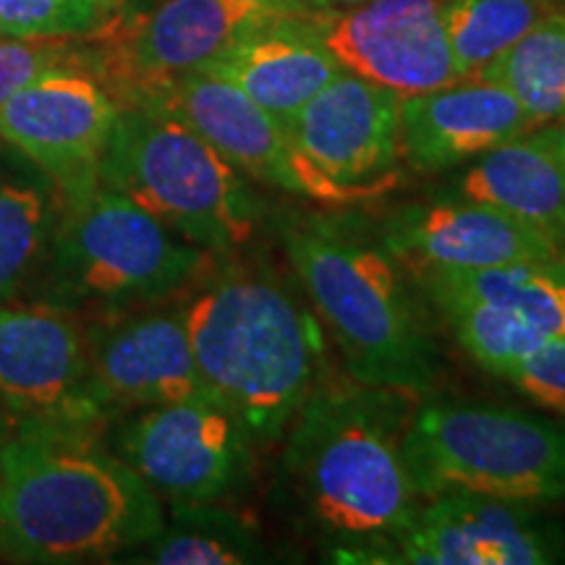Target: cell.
Masks as SVG:
<instances>
[{
	"mask_svg": "<svg viewBox=\"0 0 565 565\" xmlns=\"http://www.w3.org/2000/svg\"><path fill=\"white\" fill-rule=\"evenodd\" d=\"M160 494L89 427H13L0 448V557L68 565L137 553L162 532Z\"/></svg>",
	"mask_w": 565,
	"mask_h": 565,
	"instance_id": "obj_1",
	"label": "cell"
},
{
	"mask_svg": "<svg viewBox=\"0 0 565 565\" xmlns=\"http://www.w3.org/2000/svg\"><path fill=\"white\" fill-rule=\"evenodd\" d=\"M419 393L317 385L294 416L282 475L322 532L366 553L391 545L419 511L404 440Z\"/></svg>",
	"mask_w": 565,
	"mask_h": 565,
	"instance_id": "obj_2",
	"label": "cell"
},
{
	"mask_svg": "<svg viewBox=\"0 0 565 565\" xmlns=\"http://www.w3.org/2000/svg\"><path fill=\"white\" fill-rule=\"evenodd\" d=\"M204 383L275 443L291 427L320 374V330L273 275L228 270L183 307Z\"/></svg>",
	"mask_w": 565,
	"mask_h": 565,
	"instance_id": "obj_3",
	"label": "cell"
},
{
	"mask_svg": "<svg viewBox=\"0 0 565 565\" xmlns=\"http://www.w3.org/2000/svg\"><path fill=\"white\" fill-rule=\"evenodd\" d=\"M282 249L353 383L408 393L437 383L440 349L387 249L322 223L286 225Z\"/></svg>",
	"mask_w": 565,
	"mask_h": 565,
	"instance_id": "obj_4",
	"label": "cell"
},
{
	"mask_svg": "<svg viewBox=\"0 0 565 565\" xmlns=\"http://www.w3.org/2000/svg\"><path fill=\"white\" fill-rule=\"evenodd\" d=\"M100 186L210 254L246 246L263 221V204L238 168L171 113L145 105L118 113Z\"/></svg>",
	"mask_w": 565,
	"mask_h": 565,
	"instance_id": "obj_5",
	"label": "cell"
},
{
	"mask_svg": "<svg viewBox=\"0 0 565 565\" xmlns=\"http://www.w3.org/2000/svg\"><path fill=\"white\" fill-rule=\"evenodd\" d=\"M210 257L129 196L97 186L84 202L63 207L30 286L34 301L74 315H110L181 291Z\"/></svg>",
	"mask_w": 565,
	"mask_h": 565,
	"instance_id": "obj_6",
	"label": "cell"
},
{
	"mask_svg": "<svg viewBox=\"0 0 565 565\" xmlns=\"http://www.w3.org/2000/svg\"><path fill=\"white\" fill-rule=\"evenodd\" d=\"M404 454L422 500L466 492L553 505L565 500V424L484 401H419Z\"/></svg>",
	"mask_w": 565,
	"mask_h": 565,
	"instance_id": "obj_7",
	"label": "cell"
},
{
	"mask_svg": "<svg viewBox=\"0 0 565 565\" xmlns=\"http://www.w3.org/2000/svg\"><path fill=\"white\" fill-rule=\"evenodd\" d=\"M309 11L286 0H160L150 11H124L97 32V79L121 105H139L162 87L207 68L228 47L270 21Z\"/></svg>",
	"mask_w": 565,
	"mask_h": 565,
	"instance_id": "obj_8",
	"label": "cell"
},
{
	"mask_svg": "<svg viewBox=\"0 0 565 565\" xmlns=\"http://www.w3.org/2000/svg\"><path fill=\"white\" fill-rule=\"evenodd\" d=\"M254 437L217 395L139 408L113 437L121 456L171 503H217L244 484Z\"/></svg>",
	"mask_w": 565,
	"mask_h": 565,
	"instance_id": "obj_9",
	"label": "cell"
},
{
	"mask_svg": "<svg viewBox=\"0 0 565 565\" xmlns=\"http://www.w3.org/2000/svg\"><path fill=\"white\" fill-rule=\"evenodd\" d=\"M0 416L11 427L100 429L79 315L42 301L0 303Z\"/></svg>",
	"mask_w": 565,
	"mask_h": 565,
	"instance_id": "obj_10",
	"label": "cell"
},
{
	"mask_svg": "<svg viewBox=\"0 0 565 565\" xmlns=\"http://www.w3.org/2000/svg\"><path fill=\"white\" fill-rule=\"evenodd\" d=\"M118 113L121 105L97 76L63 63L0 105V141L38 166L71 207L100 186V166Z\"/></svg>",
	"mask_w": 565,
	"mask_h": 565,
	"instance_id": "obj_11",
	"label": "cell"
},
{
	"mask_svg": "<svg viewBox=\"0 0 565 565\" xmlns=\"http://www.w3.org/2000/svg\"><path fill=\"white\" fill-rule=\"evenodd\" d=\"M139 105L171 113L246 179L322 204L362 202L303 158L280 118L210 71H192Z\"/></svg>",
	"mask_w": 565,
	"mask_h": 565,
	"instance_id": "obj_12",
	"label": "cell"
},
{
	"mask_svg": "<svg viewBox=\"0 0 565 565\" xmlns=\"http://www.w3.org/2000/svg\"><path fill=\"white\" fill-rule=\"evenodd\" d=\"M312 26L338 66L401 97L458 82L445 0H362L312 11Z\"/></svg>",
	"mask_w": 565,
	"mask_h": 565,
	"instance_id": "obj_13",
	"label": "cell"
},
{
	"mask_svg": "<svg viewBox=\"0 0 565 565\" xmlns=\"http://www.w3.org/2000/svg\"><path fill=\"white\" fill-rule=\"evenodd\" d=\"M404 97L341 71L286 121L294 145L317 171L359 200L387 192L401 154Z\"/></svg>",
	"mask_w": 565,
	"mask_h": 565,
	"instance_id": "obj_14",
	"label": "cell"
},
{
	"mask_svg": "<svg viewBox=\"0 0 565 565\" xmlns=\"http://www.w3.org/2000/svg\"><path fill=\"white\" fill-rule=\"evenodd\" d=\"M391 547L393 563L545 565L565 557V534L540 505L450 492L424 500Z\"/></svg>",
	"mask_w": 565,
	"mask_h": 565,
	"instance_id": "obj_15",
	"label": "cell"
},
{
	"mask_svg": "<svg viewBox=\"0 0 565 565\" xmlns=\"http://www.w3.org/2000/svg\"><path fill=\"white\" fill-rule=\"evenodd\" d=\"M92 387L105 414L215 395L204 383L183 309L84 324Z\"/></svg>",
	"mask_w": 565,
	"mask_h": 565,
	"instance_id": "obj_16",
	"label": "cell"
},
{
	"mask_svg": "<svg viewBox=\"0 0 565 565\" xmlns=\"http://www.w3.org/2000/svg\"><path fill=\"white\" fill-rule=\"evenodd\" d=\"M385 249L412 273L547 263L563 254V246L545 231L469 200L401 212L387 228Z\"/></svg>",
	"mask_w": 565,
	"mask_h": 565,
	"instance_id": "obj_17",
	"label": "cell"
},
{
	"mask_svg": "<svg viewBox=\"0 0 565 565\" xmlns=\"http://www.w3.org/2000/svg\"><path fill=\"white\" fill-rule=\"evenodd\" d=\"M534 129L521 103L490 79H458L401 103V154L419 173L463 166Z\"/></svg>",
	"mask_w": 565,
	"mask_h": 565,
	"instance_id": "obj_18",
	"label": "cell"
},
{
	"mask_svg": "<svg viewBox=\"0 0 565 565\" xmlns=\"http://www.w3.org/2000/svg\"><path fill=\"white\" fill-rule=\"evenodd\" d=\"M202 71L236 84L286 124L343 68L315 32L312 11H299L246 34Z\"/></svg>",
	"mask_w": 565,
	"mask_h": 565,
	"instance_id": "obj_19",
	"label": "cell"
},
{
	"mask_svg": "<svg viewBox=\"0 0 565 565\" xmlns=\"http://www.w3.org/2000/svg\"><path fill=\"white\" fill-rule=\"evenodd\" d=\"M456 192V200L487 204L565 244V168L542 129L484 152Z\"/></svg>",
	"mask_w": 565,
	"mask_h": 565,
	"instance_id": "obj_20",
	"label": "cell"
},
{
	"mask_svg": "<svg viewBox=\"0 0 565 565\" xmlns=\"http://www.w3.org/2000/svg\"><path fill=\"white\" fill-rule=\"evenodd\" d=\"M58 186L24 154H0V303L38 275L63 215Z\"/></svg>",
	"mask_w": 565,
	"mask_h": 565,
	"instance_id": "obj_21",
	"label": "cell"
},
{
	"mask_svg": "<svg viewBox=\"0 0 565 565\" xmlns=\"http://www.w3.org/2000/svg\"><path fill=\"white\" fill-rule=\"evenodd\" d=\"M414 278L429 299L461 296L487 307L505 309L532 322L550 338L565 335V296L547 273L545 263L471 267V270L437 267V270L414 273Z\"/></svg>",
	"mask_w": 565,
	"mask_h": 565,
	"instance_id": "obj_22",
	"label": "cell"
},
{
	"mask_svg": "<svg viewBox=\"0 0 565 565\" xmlns=\"http://www.w3.org/2000/svg\"><path fill=\"white\" fill-rule=\"evenodd\" d=\"M134 563L242 565L265 561L257 526L215 503H173L162 532L139 547Z\"/></svg>",
	"mask_w": 565,
	"mask_h": 565,
	"instance_id": "obj_23",
	"label": "cell"
},
{
	"mask_svg": "<svg viewBox=\"0 0 565 565\" xmlns=\"http://www.w3.org/2000/svg\"><path fill=\"white\" fill-rule=\"evenodd\" d=\"M475 79L505 87L536 129L565 116V11H550Z\"/></svg>",
	"mask_w": 565,
	"mask_h": 565,
	"instance_id": "obj_24",
	"label": "cell"
},
{
	"mask_svg": "<svg viewBox=\"0 0 565 565\" xmlns=\"http://www.w3.org/2000/svg\"><path fill=\"white\" fill-rule=\"evenodd\" d=\"M553 0H445V32L458 79H475L542 17Z\"/></svg>",
	"mask_w": 565,
	"mask_h": 565,
	"instance_id": "obj_25",
	"label": "cell"
},
{
	"mask_svg": "<svg viewBox=\"0 0 565 565\" xmlns=\"http://www.w3.org/2000/svg\"><path fill=\"white\" fill-rule=\"evenodd\" d=\"M458 345L494 377H503L526 353H532L550 335L536 330L505 309L487 307L461 296H433Z\"/></svg>",
	"mask_w": 565,
	"mask_h": 565,
	"instance_id": "obj_26",
	"label": "cell"
},
{
	"mask_svg": "<svg viewBox=\"0 0 565 565\" xmlns=\"http://www.w3.org/2000/svg\"><path fill=\"white\" fill-rule=\"evenodd\" d=\"M92 26L63 0H0V38H71Z\"/></svg>",
	"mask_w": 565,
	"mask_h": 565,
	"instance_id": "obj_27",
	"label": "cell"
},
{
	"mask_svg": "<svg viewBox=\"0 0 565 565\" xmlns=\"http://www.w3.org/2000/svg\"><path fill=\"white\" fill-rule=\"evenodd\" d=\"M505 380L536 406L565 416V335L542 341L505 374Z\"/></svg>",
	"mask_w": 565,
	"mask_h": 565,
	"instance_id": "obj_28",
	"label": "cell"
},
{
	"mask_svg": "<svg viewBox=\"0 0 565 565\" xmlns=\"http://www.w3.org/2000/svg\"><path fill=\"white\" fill-rule=\"evenodd\" d=\"M74 61L63 38L0 40V105L47 68Z\"/></svg>",
	"mask_w": 565,
	"mask_h": 565,
	"instance_id": "obj_29",
	"label": "cell"
},
{
	"mask_svg": "<svg viewBox=\"0 0 565 565\" xmlns=\"http://www.w3.org/2000/svg\"><path fill=\"white\" fill-rule=\"evenodd\" d=\"M542 131H545V137L550 139V145H553V150L557 158H561L563 168H565V116L557 118V121L547 124V126H540Z\"/></svg>",
	"mask_w": 565,
	"mask_h": 565,
	"instance_id": "obj_30",
	"label": "cell"
},
{
	"mask_svg": "<svg viewBox=\"0 0 565 565\" xmlns=\"http://www.w3.org/2000/svg\"><path fill=\"white\" fill-rule=\"evenodd\" d=\"M286 3L299 6V9H309V11H338V9H351V6L362 3V0H286Z\"/></svg>",
	"mask_w": 565,
	"mask_h": 565,
	"instance_id": "obj_31",
	"label": "cell"
},
{
	"mask_svg": "<svg viewBox=\"0 0 565 565\" xmlns=\"http://www.w3.org/2000/svg\"><path fill=\"white\" fill-rule=\"evenodd\" d=\"M545 267H547V273L553 275V280L557 282V286H561V291L565 296V252L557 254L555 259H547Z\"/></svg>",
	"mask_w": 565,
	"mask_h": 565,
	"instance_id": "obj_32",
	"label": "cell"
},
{
	"mask_svg": "<svg viewBox=\"0 0 565 565\" xmlns=\"http://www.w3.org/2000/svg\"><path fill=\"white\" fill-rule=\"evenodd\" d=\"M108 3L110 13H124V11H139L141 3H150V0H105Z\"/></svg>",
	"mask_w": 565,
	"mask_h": 565,
	"instance_id": "obj_33",
	"label": "cell"
},
{
	"mask_svg": "<svg viewBox=\"0 0 565 565\" xmlns=\"http://www.w3.org/2000/svg\"><path fill=\"white\" fill-rule=\"evenodd\" d=\"M11 422L6 419V416H0V448H3V443L9 440V435H11Z\"/></svg>",
	"mask_w": 565,
	"mask_h": 565,
	"instance_id": "obj_34",
	"label": "cell"
},
{
	"mask_svg": "<svg viewBox=\"0 0 565 565\" xmlns=\"http://www.w3.org/2000/svg\"><path fill=\"white\" fill-rule=\"evenodd\" d=\"M0 40H3V38H0Z\"/></svg>",
	"mask_w": 565,
	"mask_h": 565,
	"instance_id": "obj_35",
	"label": "cell"
}]
</instances>
